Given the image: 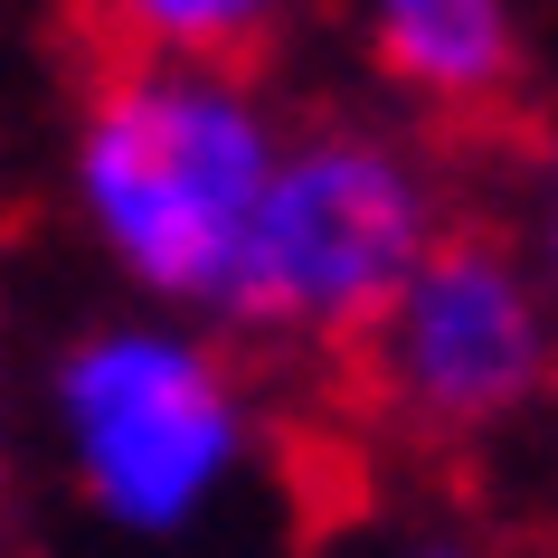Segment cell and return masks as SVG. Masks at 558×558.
Here are the masks:
<instances>
[{
    "label": "cell",
    "instance_id": "6da1fadb",
    "mask_svg": "<svg viewBox=\"0 0 558 558\" xmlns=\"http://www.w3.org/2000/svg\"><path fill=\"white\" fill-rule=\"evenodd\" d=\"M284 133L275 95L228 58H105L76 105L66 199L133 294L218 313Z\"/></svg>",
    "mask_w": 558,
    "mask_h": 558
},
{
    "label": "cell",
    "instance_id": "7a4b0ae2",
    "mask_svg": "<svg viewBox=\"0 0 558 558\" xmlns=\"http://www.w3.org/2000/svg\"><path fill=\"white\" fill-rule=\"evenodd\" d=\"M454 228L436 151H416L388 123H303L284 133L265 199L236 236L228 294L208 323H236L284 351H351L408 265Z\"/></svg>",
    "mask_w": 558,
    "mask_h": 558
},
{
    "label": "cell",
    "instance_id": "3957f363",
    "mask_svg": "<svg viewBox=\"0 0 558 558\" xmlns=\"http://www.w3.org/2000/svg\"><path fill=\"white\" fill-rule=\"evenodd\" d=\"M48 426L76 493L133 539H190L256 464V398L190 323H95L48 369Z\"/></svg>",
    "mask_w": 558,
    "mask_h": 558
},
{
    "label": "cell",
    "instance_id": "277c9868",
    "mask_svg": "<svg viewBox=\"0 0 558 558\" xmlns=\"http://www.w3.org/2000/svg\"><path fill=\"white\" fill-rule=\"evenodd\" d=\"M351 379L416 445H483L558 398V294L501 228H454L360 323Z\"/></svg>",
    "mask_w": 558,
    "mask_h": 558
},
{
    "label": "cell",
    "instance_id": "5b68a950",
    "mask_svg": "<svg viewBox=\"0 0 558 558\" xmlns=\"http://www.w3.org/2000/svg\"><path fill=\"white\" fill-rule=\"evenodd\" d=\"M369 58L408 105L473 123L521 86V20L511 0H360Z\"/></svg>",
    "mask_w": 558,
    "mask_h": 558
},
{
    "label": "cell",
    "instance_id": "8992f818",
    "mask_svg": "<svg viewBox=\"0 0 558 558\" xmlns=\"http://www.w3.org/2000/svg\"><path fill=\"white\" fill-rule=\"evenodd\" d=\"M294 0H86L105 58H228L246 66Z\"/></svg>",
    "mask_w": 558,
    "mask_h": 558
},
{
    "label": "cell",
    "instance_id": "52a82bcc",
    "mask_svg": "<svg viewBox=\"0 0 558 558\" xmlns=\"http://www.w3.org/2000/svg\"><path fill=\"white\" fill-rule=\"evenodd\" d=\"M331 558H493L473 530H360L351 549H331Z\"/></svg>",
    "mask_w": 558,
    "mask_h": 558
},
{
    "label": "cell",
    "instance_id": "ba28073f",
    "mask_svg": "<svg viewBox=\"0 0 558 558\" xmlns=\"http://www.w3.org/2000/svg\"><path fill=\"white\" fill-rule=\"evenodd\" d=\"M539 275H549V294H558V208H549V236H539Z\"/></svg>",
    "mask_w": 558,
    "mask_h": 558
},
{
    "label": "cell",
    "instance_id": "9c48e42d",
    "mask_svg": "<svg viewBox=\"0 0 558 558\" xmlns=\"http://www.w3.org/2000/svg\"><path fill=\"white\" fill-rule=\"evenodd\" d=\"M539 171H549V208H558V133H549V161H539Z\"/></svg>",
    "mask_w": 558,
    "mask_h": 558
},
{
    "label": "cell",
    "instance_id": "30bf717a",
    "mask_svg": "<svg viewBox=\"0 0 558 558\" xmlns=\"http://www.w3.org/2000/svg\"><path fill=\"white\" fill-rule=\"evenodd\" d=\"M0 436H10V398H0Z\"/></svg>",
    "mask_w": 558,
    "mask_h": 558
}]
</instances>
